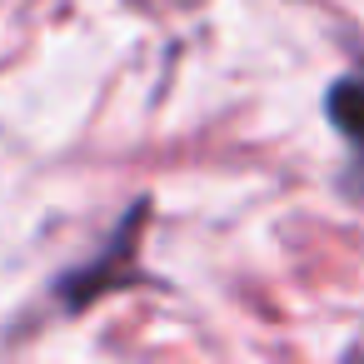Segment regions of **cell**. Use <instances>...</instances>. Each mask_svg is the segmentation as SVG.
I'll return each mask as SVG.
<instances>
[{"instance_id": "6da1fadb", "label": "cell", "mask_w": 364, "mask_h": 364, "mask_svg": "<svg viewBox=\"0 0 364 364\" xmlns=\"http://www.w3.org/2000/svg\"><path fill=\"white\" fill-rule=\"evenodd\" d=\"M329 120H334V130L364 155V80H359V75H344V80L329 90Z\"/></svg>"}]
</instances>
